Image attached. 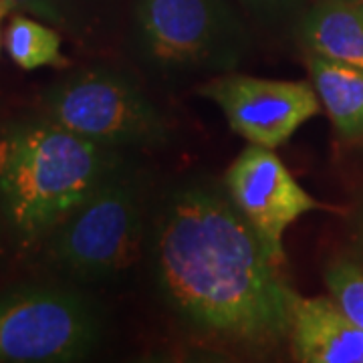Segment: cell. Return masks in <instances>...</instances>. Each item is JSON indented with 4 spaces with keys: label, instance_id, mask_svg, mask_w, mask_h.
Returning <instances> with one entry per match:
<instances>
[{
    "label": "cell",
    "instance_id": "obj_3",
    "mask_svg": "<svg viewBox=\"0 0 363 363\" xmlns=\"http://www.w3.org/2000/svg\"><path fill=\"white\" fill-rule=\"evenodd\" d=\"M133 21L142 59L164 75L230 73L250 47L226 0H138Z\"/></svg>",
    "mask_w": 363,
    "mask_h": 363
},
{
    "label": "cell",
    "instance_id": "obj_14",
    "mask_svg": "<svg viewBox=\"0 0 363 363\" xmlns=\"http://www.w3.org/2000/svg\"><path fill=\"white\" fill-rule=\"evenodd\" d=\"M14 9L35 14L55 26H61L73 35H81L85 16L79 11V0H9Z\"/></svg>",
    "mask_w": 363,
    "mask_h": 363
},
{
    "label": "cell",
    "instance_id": "obj_5",
    "mask_svg": "<svg viewBox=\"0 0 363 363\" xmlns=\"http://www.w3.org/2000/svg\"><path fill=\"white\" fill-rule=\"evenodd\" d=\"M49 259L79 281H111L130 271L143 247L140 186L121 172L49 234Z\"/></svg>",
    "mask_w": 363,
    "mask_h": 363
},
{
    "label": "cell",
    "instance_id": "obj_6",
    "mask_svg": "<svg viewBox=\"0 0 363 363\" xmlns=\"http://www.w3.org/2000/svg\"><path fill=\"white\" fill-rule=\"evenodd\" d=\"M99 339V315L79 293L25 285L0 295V362H81Z\"/></svg>",
    "mask_w": 363,
    "mask_h": 363
},
{
    "label": "cell",
    "instance_id": "obj_10",
    "mask_svg": "<svg viewBox=\"0 0 363 363\" xmlns=\"http://www.w3.org/2000/svg\"><path fill=\"white\" fill-rule=\"evenodd\" d=\"M309 55L363 69V0H319L298 23Z\"/></svg>",
    "mask_w": 363,
    "mask_h": 363
},
{
    "label": "cell",
    "instance_id": "obj_18",
    "mask_svg": "<svg viewBox=\"0 0 363 363\" xmlns=\"http://www.w3.org/2000/svg\"><path fill=\"white\" fill-rule=\"evenodd\" d=\"M2 43H4V39H2V33H0V51H2Z\"/></svg>",
    "mask_w": 363,
    "mask_h": 363
},
{
    "label": "cell",
    "instance_id": "obj_2",
    "mask_svg": "<svg viewBox=\"0 0 363 363\" xmlns=\"http://www.w3.org/2000/svg\"><path fill=\"white\" fill-rule=\"evenodd\" d=\"M121 172L116 147L40 117L0 131V204L14 234L35 245Z\"/></svg>",
    "mask_w": 363,
    "mask_h": 363
},
{
    "label": "cell",
    "instance_id": "obj_1",
    "mask_svg": "<svg viewBox=\"0 0 363 363\" xmlns=\"http://www.w3.org/2000/svg\"><path fill=\"white\" fill-rule=\"evenodd\" d=\"M233 200L186 186L166 200L154 234L162 297L210 337L267 350L291 333L295 291Z\"/></svg>",
    "mask_w": 363,
    "mask_h": 363
},
{
    "label": "cell",
    "instance_id": "obj_4",
    "mask_svg": "<svg viewBox=\"0 0 363 363\" xmlns=\"http://www.w3.org/2000/svg\"><path fill=\"white\" fill-rule=\"evenodd\" d=\"M43 117L107 147H152L169 140L164 113L130 77L81 69L40 95Z\"/></svg>",
    "mask_w": 363,
    "mask_h": 363
},
{
    "label": "cell",
    "instance_id": "obj_7",
    "mask_svg": "<svg viewBox=\"0 0 363 363\" xmlns=\"http://www.w3.org/2000/svg\"><path fill=\"white\" fill-rule=\"evenodd\" d=\"M198 93L220 107L228 125L248 143L277 150L319 113L321 99L305 81L222 73Z\"/></svg>",
    "mask_w": 363,
    "mask_h": 363
},
{
    "label": "cell",
    "instance_id": "obj_9",
    "mask_svg": "<svg viewBox=\"0 0 363 363\" xmlns=\"http://www.w3.org/2000/svg\"><path fill=\"white\" fill-rule=\"evenodd\" d=\"M295 359L303 363H363V329L331 297H301L291 307Z\"/></svg>",
    "mask_w": 363,
    "mask_h": 363
},
{
    "label": "cell",
    "instance_id": "obj_8",
    "mask_svg": "<svg viewBox=\"0 0 363 363\" xmlns=\"http://www.w3.org/2000/svg\"><path fill=\"white\" fill-rule=\"evenodd\" d=\"M228 198L257 230L269 252L285 262V233L289 226L323 204L315 200L286 169L274 150L250 143L226 172Z\"/></svg>",
    "mask_w": 363,
    "mask_h": 363
},
{
    "label": "cell",
    "instance_id": "obj_12",
    "mask_svg": "<svg viewBox=\"0 0 363 363\" xmlns=\"http://www.w3.org/2000/svg\"><path fill=\"white\" fill-rule=\"evenodd\" d=\"M4 49L16 65L26 71L40 67H67L61 52V35L35 18L14 14L4 33Z\"/></svg>",
    "mask_w": 363,
    "mask_h": 363
},
{
    "label": "cell",
    "instance_id": "obj_11",
    "mask_svg": "<svg viewBox=\"0 0 363 363\" xmlns=\"http://www.w3.org/2000/svg\"><path fill=\"white\" fill-rule=\"evenodd\" d=\"M313 87L329 119L343 140L363 138V69L329 61L317 55L307 59Z\"/></svg>",
    "mask_w": 363,
    "mask_h": 363
},
{
    "label": "cell",
    "instance_id": "obj_17",
    "mask_svg": "<svg viewBox=\"0 0 363 363\" xmlns=\"http://www.w3.org/2000/svg\"><path fill=\"white\" fill-rule=\"evenodd\" d=\"M11 11H14V6L9 2V0H0V21L6 16V14L11 13Z\"/></svg>",
    "mask_w": 363,
    "mask_h": 363
},
{
    "label": "cell",
    "instance_id": "obj_16",
    "mask_svg": "<svg viewBox=\"0 0 363 363\" xmlns=\"http://www.w3.org/2000/svg\"><path fill=\"white\" fill-rule=\"evenodd\" d=\"M357 236H355V242H357V257H359V262L363 264V208L357 216Z\"/></svg>",
    "mask_w": 363,
    "mask_h": 363
},
{
    "label": "cell",
    "instance_id": "obj_13",
    "mask_svg": "<svg viewBox=\"0 0 363 363\" xmlns=\"http://www.w3.org/2000/svg\"><path fill=\"white\" fill-rule=\"evenodd\" d=\"M325 285L353 323L363 329V264L335 260L325 269Z\"/></svg>",
    "mask_w": 363,
    "mask_h": 363
},
{
    "label": "cell",
    "instance_id": "obj_15",
    "mask_svg": "<svg viewBox=\"0 0 363 363\" xmlns=\"http://www.w3.org/2000/svg\"><path fill=\"white\" fill-rule=\"evenodd\" d=\"M260 16L269 21H281L283 16L297 13L301 0H242Z\"/></svg>",
    "mask_w": 363,
    "mask_h": 363
}]
</instances>
